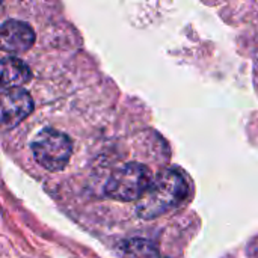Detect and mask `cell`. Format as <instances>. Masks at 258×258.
Segmentation results:
<instances>
[{"instance_id":"obj_3","label":"cell","mask_w":258,"mask_h":258,"mask_svg":"<svg viewBox=\"0 0 258 258\" xmlns=\"http://www.w3.org/2000/svg\"><path fill=\"white\" fill-rule=\"evenodd\" d=\"M35 160L47 171H60L70 162L73 142L65 135L54 128H44L32 142Z\"/></svg>"},{"instance_id":"obj_7","label":"cell","mask_w":258,"mask_h":258,"mask_svg":"<svg viewBox=\"0 0 258 258\" xmlns=\"http://www.w3.org/2000/svg\"><path fill=\"white\" fill-rule=\"evenodd\" d=\"M127 258H160L157 246L145 239H132L122 246Z\"/></svg>"},{"instance_id":"obj_4","label":"cell","mask_w":258,"mask_h":258,"mask_svg":"<svg viewBox=\"0 0 258 258\" xmlns=\"http://www.w3.org/2000/svg\"><path fill=\"white\" fill-rule=\"evenodd\" d=\"M33 112L30 94L21 88L0 94V132L11 130Z\"/></svg>"},{"instance_id":"obj_5","label":"cell","mask_w":258,"mask_h":258,"mask_svg":"<svg viewBox=\"0 0 258 258\" xmlns=\"http://www.w3.org/2000/svg\"><path fill=\"white\" fill-rule=\"evenodd\" d=\"M35 42L33 29L23 21L9 20L0 24V50L6 53H23Z\"/></svg>"},{"instance_id":"obj_6","label":"cell","mask_w":258,"mask_h":258,"mask_svg":"<svg viewBox=\"0 0 258 258\" xmlns=\"http://www.w3.org/2000/svg\"><path fill=\"white\" fill-rule=\"evenodd\" d=\"M32 77L29 67L15 57H8L0 60V94L17 89L27 83Z\"/></svg>"},{"instance_id":"obj_2","label":"cell","mask_w":258,"mask_h":258,"mask_svg":"<svg viewBox=\"0 0 258 258\" xmlns=\"http://www.w3.org/2000/svg\"><path fill=\"white\" fill-rule=\"evenodd\" d=\"M153 181L151 171L142 163H127L118 168L107 180L104 192L116 201H138Z\"/></svg>"},{"instance_id":"obj_1","label":"cell","mask_w":258,"mask_h":258,"mask_svg":"<svg viewBox=\"0 0 258 258\" xmlns=\"http://www.w3.org/2000/svg\"><path fill=\"white\" fill-rule=\"evenodd\" d=\"M186 177L178 169H165L138 200L136 213L142 219H156L180 206L187 197Z\"/></svg>"}]
</instances>
